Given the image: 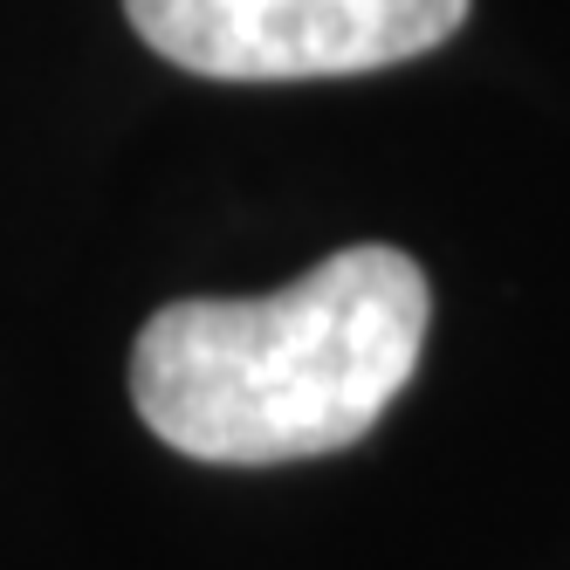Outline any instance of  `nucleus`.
Returning <instances> with one entry per match:
<instances>
[{"mask_svg": "<svg viewBox=\"0 0 570 570\" xmlns=\"http://www.w3.org/2000/svg\"><path fill=\"white\" fill-rule=\"evenodd\" d=\"M426 316L420 262L364 240L268 296L166 303L131 344V405L186 461H316L385 420L420 372Z\"/></svg>", "mask_w": 570, "mask_h": 570, "instance_id": "1", "label": "nucleus"}, {"mask_svg": "<svg viewBox=\"0 0 570 570\" xmlns=\"http://www.w3.org/2000/svg\"><path fill=\"white\" fill-rule=\"evenodd\" d=\"M138 42L214 83L364 76L461 35L468 0H125Z\"/></svg>", "mask_w": 570, "mask_h": 570, "instance_id": "2", "label": "nucleus"}]
</instances>
